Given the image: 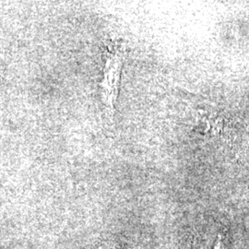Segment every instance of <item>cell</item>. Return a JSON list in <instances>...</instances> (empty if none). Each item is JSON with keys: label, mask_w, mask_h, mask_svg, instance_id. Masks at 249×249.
I'll use <instances>...</instances> for the list:
<instances>
[{"label": "cell", "mask_w": 249, "mask_h": 249, "mask_svg": "<svg viewBox=\"0 0 249 249\" xmlns=\"http://www.w3.org/2000/svg\"><path fill=\"white\" fill-rule=\"evenodd\" d=\"M107 71L106 79L103 83L104 88V96L106 99V103L108 109L113 110L114 101L116 96V82L119 76L120 69V60L116 53L108 54L107 58Z\"/></svg>", "instance_id": "1"}, {"label": "cell", "mask_w": 249, "mask_h": 249, "mask_svg": "<svg viewBox=\"0 0 249 249\" xmlns=\"http://www.w3.org/2000/svg\"><path fill=\"white\" fill-rule=\"evenodd\" d=\"M223 248H222V242H221V240H218V242H217V244H216V246H215V248H214V249H222Z\"/></svg>", "instance_id": "2"}]
</instances>
